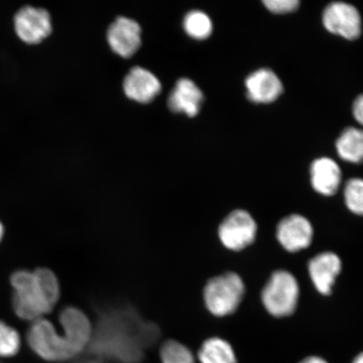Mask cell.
<instances>
[{"label": "cell", "instance_id": "obj_1", "mask_svg": "<svg viewBox=\"0 0 363 363\" xmlns=\"http://www.w3.org/2000/svg\"><path fill=\"white\" fill-rule=\"evenodd\" d=\"M160 330L130 306L99 313L87 350L99 361L139 363Z\"/></svg>", "mask_w": 363, "mask_h": 363}, {"label": "cell", "instance_id": "obj_2", "mask_svg": "<svg viewBox=\"0 0 363 363\" xmlns=\"http://www.w3.org/2000/svg\"><path fill=\"white\" fill-rule=\"evenodd\" d=\"M62 333L48 320L33 322L27 333L30 347L50 362H63L72 359L87 350L92 337L93 326L87 315L79 308L67 307L59 317Z\"/></svg>", "mask_w": 363, "mask_h": 363}, {"label": "cell", "instance_id": "obj_3", "mask_svg": "<svg viewBox=\"0 0 363 363\" xmlns=\"http://www.w3.org/2000/svg\"><path fill=\"white\" fill-rule=\"evenodd\" d=\"M13 306L21 319L35 321L53 310L60 298V286L48 269L18 271L11 276Z\"/></svg>", "mask_w": 363, "mask_h": 363}, {"label": "cell", "instance_id": "obj_4", "mask_svg": "<svg viewBox=\"0 0 363 363\" xmlns=\"http://www.w3.org/2000/svg\"><path fill=\"white\" fill-rule=\"evenodd\" d=\"M245 294V285L235 272L215 277L203 289V301L208 311L218 317L233 314L238 310Z\"/></svg>", "mask_w": 363, "mask_h": 363}, {"label": "cell", "instance_id": "obj_5", "mask_svg": "<svg viewBox=\"0 0 363 363\" xmlns=\"http://www.w3.org/2000/svg\"><path fill=\"white\" fill-rule=\"evenodd\" d=\"M299 287L296 279L290 272H274L262 292V301L267 312L276 318L292 315L296 310Z\"/></svg>", "mask_w": 363, "mask_h": 363}, {"label": "cell", "instance_id": "obj_6", "mask_svg": "<svg viewBox=\"0 0 363 363\" xmlns=\"http://www.w3.org/2000/svg\"><path fill=\"white\" fill-rule=\"evenodd\" d=\"M257 231V225L252 216L246 211L237 210L225 218L218 233L227 249L239 252L254 242Z\"/></svg>", "mask_w": 363, "mask_h": 363}, {"label": "cell", "instance_id": "obj_7", "mask_svg": "<svg viewBox=\"0 0 363 363\" xmlns=\"http://www.w3.org/2000/svg\"><path fill=\"white\" fill-rule=\"evenodd\" d=\"M322 22L330 33L348 40H357L362 34V18L351 4L335 1L325 7Z\"/></svg>", "mask_w": 363, "mask_h": 363}, {"label": "cell", "instance_id": "obj_8", "mask_svg": "<svg viewBox=\"0 0 363 363\" xmlns=\"http://www.w3.org/2000/svg\"><path fill=\"white\" fill-rule=\"evenodd\" d=\"M15 26L18 35L30 44L42 42L51 34V16L43 8L25 6L15 16Z\"/></svg>", "mask_w": 363, "mask_h": 363}, {"label": "cell", "instance_id": "obj_9", "mask_svg": "<svg viewBox=\"0 0 363 363\" xmlns=\"http://www.w3.org/2000/svg\"><path fill=\"white\" fill-rule=\"evenodd\" d=\"M276 235L285 250L289 252H297L310 247L314 231L306 217L294 214L280 220Z\"/></svg>", "mask_w": 363, "mask_h": 363}, {"label": "cell", "instance_id": "obj_10", "mask_svg": "<svg viewBox=\"0 0 363 363\" xmlns=\"http://www.w3.org/2000/svg\"><path fill=\"white\" fill-rule=\"evenodd\" d=\"M245 87L249 101L255 104L274 103L284 92L282 81L269 68H260L249 74Z\"/></svg>", "mask_w": 363, "mask_h": 363}, {"label": "cell", "instance_id": "obj_11", "mask_svg": "<svg viewBox=\"0 0 363 363\" xmlns=\"http://www.w3.org/2000/svg\"><path fill=\"white\" fill-rule=\"evenodd\" d=\"M140 34L142 30L138 22L119 17L108 30V43L118 55L129 58L138 52L142 44Z\"/></svg>", "mask_w": 363, "mask_h": 363}, {"label": "cell", "instance_id": "obj_12", "mask_svg": "<svg viewBox=\"0 0 363 363\" xmlns=\"http://www.w3.org/2000/svg\"><path fill=\"white\" fill-rule=\"evenodd\" d=\"M340 271L342 261L334 252H325L318 254L308 262V272L312 283L318 292L323 295L331 294Z\"/></svg>", "mask_w": 363, "mask_h": 363}, {"label": "cell", "instance_id": "obj_13", "mask_svg": "<svg viewBox=\"0 0 363 363\" xmlns=\"http://www.w3.org/2000/svg\"><path fill=\"white\" fill-rule=\"evenodd\" d=\"M161 89L162 85L157 77L143 67H133L124 80L126 96L136 102L147 104L152 101Z\"/></svg>", "mask_w": 363, "mask_h": 363}, {"label": "cell", "instance_id": "obj_14", "mask_svg": "<svg viewBox=\"0 0 363 363\" xmlns=\"http://www.w3.org/2000/svg\"><path fill=\"white\" fill-rule=\"evenodd\" d=\"M311 182L315 191L325 196L337 193L342 184V171L333 159L322 157L311 163Z\"/></svg>", "mask_w": 363, "mask_h": 363}, {"label": "cell", "instance_id": "obj_15", "mask_svg": "<svg viewBox=\"0 0 363 363\" xmlns=\"http://www.w3.org/2000/svg\"><path fill=\"white\" fill-rule=\"evenodd\" d=\"M203 101V95L198 86L190 79H182L170 94L169 106L174 112L194 117L201 110Z\"/></svg>", "mask_w": 363, "mask_h": 363}, {"label": "cell", "instance_id": "obj_16", "mask_svg": "<svg viewBox=\"0 0 363 363\" xmlns=\"http://www.w3.org/2000/svg\"><path fill=\"white\" fill-rule=\"evenodd\" d=\"M335 149L344 161L354 164L363 162V130L347 127L339 135Z\"/></svg>", "mask_w": 363, "mask_h": 363}, {"label": "cell", "instance_id": "obj_17", "mask_svg": "<svg viewBox=\"0 0 363 363\" xmlns=\"http://www.w3.org/2000/svg\"><path fill=\"white\" fill-rule=\"evenodd\" d=\"M201 363H238L237 354L230 343L220 337H211L199 349Z\"/></svg>", "mask_w": 363, "mask_h": 363}, {"label": "cell", "instance_id": "obj_18", "mask_svg": "<svg viewBox=\"0 0 363 363\" xmlns=\"http://www.w3.org/2000/svg\"><path fill=\"white\" fill-rule=\"evenodd\" d=\"M184 27L186 33L194 39L206 40L213 30L211 18L206 13L194 11L184 18Z\"/></svg>", "mask_w": 363, "mask_h": 363}, {"label": "cell", "instance_id": "obj_19", "mask_svg": "<svg viewBox=\"0 0 363 363\" xmlns=\"http://www.w3.org/2000/svg\"><path fill=\"white\" fill-rule=\"evenodd\" d=\"M162 363H194L191 351L176 340H167L160 351Z\"/></svg>", "mask_w": 363, "mask_h": 363}, {"label": "cell", "instance_id": "obj_20", "mask_svg": "<svg viewBox=\"0 0 363 363\" xmlns=\"http://www.w3.org/2000/svg\"><path fill=\"white\" fill-rule=\"evenodd\" d=\"M344 199L349 210L357 216H363V179L354 178L347 182Z\"/></svg>", "mask_w": 363, "mask_h": 363}, {"label": "cell", "instance_id": "obj_21", "mask_svg": "<svg viewBox=\"0 0 363 363\" xmlns=\"http://www.w3.org/2000/svg\"><path fill=\"white\" fill-rule=\"evenodd\" d=\"M21 347L20 335L17 331L0 321V357L15 356Z\"/></svg>", "mask_w": 363, "mask_h": 363}, {"label": "cell", "instance_id": "obj_22", "mask_svg": "<svg viewBox=\"0 0 363 363\" xmlns=\"http://www.w3.org/2000/svg\"><path fill=\"white\" fill-rule=\"evenodd\" d=\"M262 4L267 11L277 15L293 13L301 6L298 0H264Z\"/></svg>", "mask_w": 363, "mask_h": 363}, {"label": "cell", "instance_id": "obj_23", "mask_svg": "<svg viewBox=\"0 0 363 363\" xmlns=\"http://www.w3.org/2000/svg\"><path fill=\"white\" fill-rule=\"evenodd\" d=\"M352 115L358 123L363 126V94H360L354 101Z\"/></svg>", "mask_w": 363, "mask_h": 363}, {"label": "cell", "instance_id": "obj_24", "mask_svg": "<svg viewBox=\"0 0 363 363\" xmlns=\"http://www.w3.org/2000/svg\"><path fill=\"white\" fill-rule=\"evenodd\" d=\"M298 363H330L323 357L318 355H311L303 357L302 360Z\"/></svg>", "mask_w": 363, "mask_h": 363}, {"label": "cell", "instance_id": "obj_25", "mask_svg": "<svg viewBox=\"0 0 363 363\" xmlns=\"http://www.w3.org/2000/svg\"><path fill=\"white\" fill-rule=\"evenodd\" d=\"M350 363H363V352H361L354 357Z\"/></svg>", "mask_w": 363, "mask_h": 363}, {"label": "cell", "instance_id": "obj_26", "mask_svg": "<svg viewBox=\"0 0 363 363\" xmlns=\"http://www.w3.org/2000/svg\"><path fill=\"white\" fill-rule=\"evenodd\" d=\"M3 234H4V227L1 224V222H0V240H1V239L3 238Z\"/></svg>", "mask_w": 363, "mask_h": 363}, {"label": "cell", "instance_id": "obj_27", "mask_svg": "<svg viewBox=\"0 0 363 363\" xmlns=\"http://www.w3.org/2000/svg\"><path fill=\"white\" fill-rule=\"evenodd\" d=\"M79 363H102L101 361H99V360H91V361H87V362H79Z\"/></svg>", "mask_w": 363, "mask_h": 363}]
</instances>
